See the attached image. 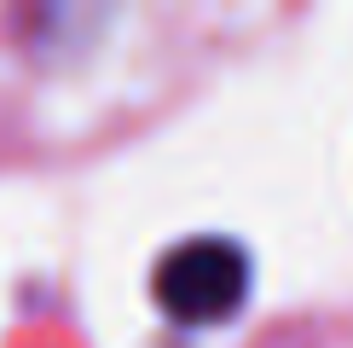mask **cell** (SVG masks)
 <instances>
[{"label":"cell","mask_w":353,"mask_h":348,"mask_svg":"<svg viewBox=\"0 0 353 348\" xmlns=\"http://www.w3.org/2000/svg\"><path fill=\"white\" fill-rule=\"evenodd\" d=\"M151 296L174 325H226L249 302V250L232 238H185L157 261Z\"/></svg>","instance_id":"obj_1"}]
</instances>
